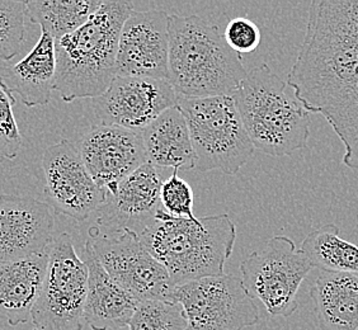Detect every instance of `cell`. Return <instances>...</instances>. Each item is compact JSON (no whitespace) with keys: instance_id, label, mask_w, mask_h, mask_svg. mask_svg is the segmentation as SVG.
<instances>
[{"instance_id":"cell-1","label":"cell","mask_w":358,"mask_h":330,"mask_svg":"<svg viewBox=\"0 0 358 330\" xmlns=\"http://www.w3.org/2000/svg\"><path fill=\"white\" fill-rule=\"evenodd\" d=\"M295 98L322 115L358 171V0H314L303 45L287 76Z\"/></svg>"},{"instance_id":"cell-2","label":"cell","mask_w":358,"mask_h":330,"mask_svg":"<svg viewBox=\"0 0 358 330\" xmlns=\"http://www.w3.org/2000/svg\"><path fill=\"white\" fill-rule=\"evenodd\" d=\"M245 76L217 26L196 14L169 15L168 82L177 96H233Z\"/></svg>"},{"instance_id":"cell-3","label":"cell","mask_w":358,"mask_h":330,"mask_svg":"<svg viewBox=\"0 0 358 330\" xmlns=\"http://www.w3.org/2000/svg\"><path fill=\"white\" fill-rule=\"evenodd\" d=\"M138 236L177 287L225 275V263L234 250L236 227L227 213L192 220L173 217L162 208Z\"/></svg>"},{"instance_id":"cell-4","label":"cell","mask_w":358,"mask_h":330,"mask_svg":"<svg viewBox=\"0 0 358 330\" xmlns=\"http://www.w3.org/2000/svg\"><path fill=\"white\" fill-rule=\"evenodd\" d=\"M134 10L130 1H102L76 32L55 41V90L62 101L96 98L117 76L118 41Z\"/></svg>"},{"instance_id":"cell-5","label":"cell","mask_w":358,"mask_h":330,"mask_svg":"<svg viewBox=\"0 0 358 330\" xmlns=\"http://www.w3.org/2000/svg\"><path fill=\"white\" fill-rule=\"evenodd\" d=\"M286 88L287 82L262 64L247 71L233 96L255 149L269 157L301 150L310 136L309 112Z\"/></svg>"},{"instance_id":"cell-6","label":"cell","mask_w":358,"mask_h":330,"mask_svg":"<svg viewBox=\"0 0 358 330\" xmlns=\"http://www.w3.org/2000/svg\"><path fill=\"white\" fill-rule=\"evenodd\" d=\"M186 117L199 172L220 171L235 175L248 163L255 145L241 121L233 96L177 99Z\"/></svg>"},{"instance_id":"cell-7","label":"cell","mask_w":358,"mask_h":330,"mask_svg":"<svg viewBox=\"0 0 358 330\" xmlns=\"http://www.w3.org/2000/svg\"><path fill=\"white\" fill-rule=\"evenodd\" d=\"M88 268L71 236L62 233L48 247L41 292L31 313L32 330H83Z\"/></svg>"},{"instance_id":"cell-8","label":"cell","mask_w":358,"mask_h":330,"mask_svg":"<svg viewBox=\"0 0 358 330\" xmlns=\"http://www.w3.org/2000/svg\"><path fill=\"white\" fill-rule=\"evenodd\" d=\"M311 269L303 250L287 236L277 235L243 261L241 281L271 317H289L299 308L297 292Z\"/></svg>"},{"instance_id":"cell-9","label":"cell","mask_w":358,"mask_h":330,"mask_svg":"<svg viewBox=\"0 0 358 330\" xmlns=\"http://www.w3.org/2000/svg\"><path fill=\"white\" fill-rule=\"evenodd\" d=\"M87 243L104 271L138 301H171L174 286L166 267L146 249L138 234L129 229L115 233L90 227Z\"/></svg>"},{"instance_id":"cell-10","label":"cell","mask_w":358,"mask_h":330,"mask_svg":"<svg viewBox=\"0 0 358 330\" xmlns=\"http://www.w3.org/2000/svg\"><path fill=\"white\" fill-rule=\"evenodd\" d=\"M173 300L185 311L188 330H243L259 323V311L236 275L207 277L177 286Z\"/></svg>"},{"instance_id":"cell-11","label":"cell","mask_w":358,"mask_h":330,"mask_svg":"<svg viewBox=\"0 0 358 330\" xmlns=\"http://www.w3.org/2000/svg\"><path fill=\"white\" fill-rule=\"evenodd\" d=\"M42 168L48 205L55 213L85 221L106 200V191L92 179L78 148L69 140L48 146Z\"/></svg>"},{"instance_id":"cell-12","label":"cell","mask_w":358,"mask_h":330,"mask_svg":"<svg viewBox=\"0 0 358 330\" xmlns=\"http://www.w3.org/2000/svg\"><path fill=\"white\" fill-rule=\"evenodd\" d=\"M177 99L168 80L116 76L102 96L92 99V108L96 124L141 131L177 106Z\"/></svg>"},{"instance_id":"cell-13","label":"cell","mask_w":358,"mask_h":330,"mask_svg":"<svg viewBox=\"0 0 358 330\" xmlns=\"http://www.w3.org/2000/svg\"><path fill=\"white\" fill-rule=\"evenodd\" d=\"M169 14L132 10L118 41L116 74L168 80Z\"/></svg>"},{"instance_id":"cell-14","label":"cell","mask_w":358,"mask_h":330,"mask_svg":"<svg viewBox=\"0 0 358 330\" xmlns=\"http://www.w3.org/2000/svg\"><path fill=\"white\" fill-rule=\"evenodd\" d=\"M92 179L106 193L148 163L140 131L120 126L96 124L76 146Z\"/></svg>"},{"instance_id":"cell-15","label":"cell","mask_w":358,"mask_h":330,"mask_svg":"<svg viewBox=\"0 0 358 330\" xmlns=\"http://www.w3.org/2000/svg\"><path fill=\"white\" fill-rule=\"evenodd\" d=\"M166 177L158 166L145 163L124 178L96 210V229L115 233L129 229L140 234L163 208L160 189Z\"/></svg>"},{"instance_id":"cell-16","label":"cell","mask_w":358,"mask_h":330,"mask_svg":"<svg viewBox=\"0 0 358 330\" xmlns=\"http://www.w3.org/2000/svg\"><path fill=\"white\" fill-rule=\"evenodd\" d=\"M54 227L48 203L28 196L0 194V264L48 252Z\"/></svg>"},{"instance_id":"cell-17","label":"cell","mask_w":358,"mask_h":330,"mask_svg":"<svg viewBox=\"0 0 358 330\" xmlns=\"http://www.w3.org/2000/svg\"><path fill=\"white\" fill-rule=\"evenodd\" d=\"M55 40L42 31L40 40L24 59L0 66V87L10 98L14 94L21 96L27 107L46 106L55 90Z\"/></svg>"},{"instance_id":"cell-18","label":"cell","mask_w":358,"mask_h":330,"mask_svg":"<svg viewBox=\"0 0 358 330\" xmlns=\"http://www.w3.org/2000/svg\"><path fill=\"white\" fill-rule=\"evenodd\" d=\"M83 261L88 268L84 324L92 330H117L127 327L138 301L110 278L87 241Z\"/></svg>"},{"instance_id":"cell-19","label":"cell","mask_w":358,"mask_h":330,"mask_svg":"<svg viewBox=\"0 0 358 330\" xmlns=\"http://www.w3.org/2000/svg\"><path fill=\"white\" fill-rule=\"evenodd\" d=\"M48 250L18 261L0 264V315L10 327L31 320V313L41 292Z\"/></svg>"},{"instance_id":"cell-20","label":"cell","mask_w":358,"mask_h":330,"mask_svg":"<svg viewBox=\"0 0 358 330\" xmlns=\"http://www.w3.org/2000/svg\"><path fill=\"white\" fill-rule=\"evenodd\" d=\"M140 132L148 163L163 169L196 168L189 129L178 106L164 110Z\"/></svg>"},{"instance_id":"cell-21","label":"cell","mask_w":358,"mask_h":330,"mask_svg":"<svg viewBox=\"0 0 358 330\" xmlns=\"http://www.w3.org/2000/svg\"><path fill=\"white\" fill-rule=\"evenodd\" d=\"M322 330H358V275L322 271L310 289Z\"/></svg>"},{"instance_id":"cell-22","label":"cell","mask_w":358,"mask_h":330,"mask_svg":"<svg viewBox=\"0 0 358 330\" xmlns=\"http://www.w3.org/2000/svg\"><path fill=\"white\" fill-rule=\"evenodd\" d=\"M300 249L310 261L313 268L358 275V247L342 239L341 230L334 224L313 230L303 239Z\"/></svg>"},{"instance_id":"cell-23","label":"cell","mask_w":358,"mask_h":330,"mask_svg":"<svg viewBox=\"0 0 358 330\" xmlns=\"http://www.w3.org/2000/svg\"><path fill=\"white\" fill-rule=\"evenodd\" d=\"M101 4L102 0H29L26 8L31 22L56 41L82 27Z\"/></svg>"},{"instance_id":"cell-24","label":"cell","mask_w":358,"mask_h":330,"mask_svg":"<svg viewBox=\"0 0 358 330\" xmlns=\"http://www.w3.org/2000/svg\"><path fill=\"white\" fill-rule=\"evenodd\" d=\"M127 327L129 330H188L182 306L158 300L138 303Z\"/></svg>"},{"instance_id":"cell-25","label":"cell","mask_w":358,"mask_h":330,"mask_svg":"<svg viewBox=\"0 0 358 330\" xmlns=\"http://www.w3.org/2000/svg\"><path fill=\"white\" fill-rule=\"evenodd\" d=\"M26 1L0 0V59L8 62L21 52L24 42Z\"/></svg>"},{"instance_id":"cell-26","label":"cell","mask_w":358,"mask_h":330,"mask_svg":"<svg viewBox=\"0 0 358 330\" xmlns=\"http://www.w3.org/2000/svg\"><path fill=\"white\" fill-rule=\"evenodd\" d=\"M160 202L164 211L173 217L196 219L193 213L194 194L192 187L179 177L177 169H173L172 174L163 182L160 189Z\"/></svg>"},{"instance_id":"cell-27","label":"cell","mask_w":358,"mask_h":330,"mask_svg":"<svg viewBox=\"0 0 358 330\" xmlns=\"http://www.w3.org/2000/svg\"><path fill=\"white\" fill-rule=\"evenodd\" d=\"M15 99L0 87V160L15 158L21 150L22 135L13 113Z\"/></svg>"},{"instance_id":"cell-28","label":"cell","mask_w":358,"mask_h":330,"mask_svg":"<svg viewBox=\"0 0 358 330\" xmlns=\"http://www.w3.org/2000/svg\"><path fill=\"white\" fill-rule=\"evenodd\" d=\"M230 48L238 54L255 52L262 41L261 29L248 18H234L229 21L222 34Z\"/></svg>"}]
</instances>
